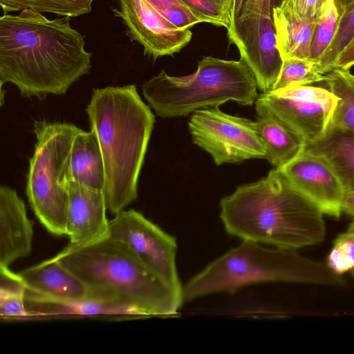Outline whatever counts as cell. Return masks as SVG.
Segmentation results:
<instances>
[{"mask_svg":"<svg viewBox=\"0 0 354 354\" xmlns=\"http://www.w3.org/2000/svg\"><path fill=\"white\" fill-rule=\"evenodd\" d=\"M91 55L68 19L30 9L0 18L1 85L12 83L24 97L64 94L89 73Z\"/></svg>","mask_w":354,"mask_h":354,"instance_id":"cell-1","label":"cell"},{"mask_svg":"<svg viewBox=\"0 0 354 354\" xmlns=\"http://www.w3.org/2000/svg\"><path fill=\"white\" fill-rule=\"evenodd\" d=\"M220 207L225 231L242 241L297 250L326 236L324 214L278 168L238 187L221 200Z\"/></svg>","mask_w":354,"mask_h":354,"instance_id":"cell-2","label":"cell"},{"mask_svg":"<svg viewBox=\"0 0 354 354\" xmlns=\"http://www.w3.org/2000/svg\"><path fill=\"white\" fill-rule=\"evenodd\" d=\"M86 111L104 159L107 210L115 215L138 198L155 115L133 84L94 89Z\"/></svg>","mask_w":354,"mask_h":354,"instance_id":"cell-3","label":"cell"},{"mask_svg":"<svg viewBox=\"0 0 354 354\" xmlns=\"http://www.w3.org/2000/svg\"><path fill=\"white\" fill-rule=\"evenodd\" d=\"M55 257L82 281L91 299L158 317L177 315L184 303L181 293L109 236L83 245L68 243Z\"/></svg>","mask_w":354,"mask_h":354,"instance_id":"cell-4","label":"cell"},{"mask_svg":"<svg viewBox=\"0 0 354 354\" xmlns=\"http://www.w3.org/2000/svg\"><path fill=\"white\" fill-rule=\"evenodd\" d=\"M345 280L324 263L306 257L295 250L263 247L242 241L212 261L183 286L185 301L206 295L234 294L245 286L260 283H297L341 286Z\"/></svg>","mask_w":354,"mask_h":354,"instance_id":"cell-5","label":"cell"},{"mask_svg":"<svg viewBox=\"0 0 354 354\" xmlns=\"http://www.w3.org/2000/svg\"><path fill=\"white\" fill-rule=\"evenodd\" d=\"M257 83L241 59L225 60L204 57L197 70L182 77L165 71L145 82L142 94L160 117L187 115L201 108L218 107L229 100L252 105L257 100Z\"/></svg>","mask_w":354,"mask_h":354,"instance_id":"cell-6","label":"cell"},{"mask_svg":"<svg viewBox=\"0 0 354 354\" xmlns=\"http://www.w3.org/2000/svg\"><path fill=\"white\" fill-rule=\"evenodd\" d=\"M37 142L29 160L26 194L36 217L55 236L66 235L68 184L66 162L76 134L73 124L35 121Z\"/></svg>","mask_w":354,"mask_h":354,"instance_id":"cell-7","label":"cell"},{"mask_svg":"<svg viewBox=\"0 0 354 354\" xmlns=\"http://www.w3.org/2000/svg\"><path fill=\"white\" fill-rule=\"evenodd\" d=\"M189 128L193 142L208 152L217 165L266 158L257 122L249 119L211 107L195 111Z\"/></svg>","mask_w":354,"mask_h":354,"instance_id":"cell-8","label":"cell"},{"mask_svg":"<svg viewBox=\"0 0 354 354\" xmlns=\"http://www.w3.org/2000/svg\"><path fill=\"white\" fill-rule=\"evenodd\" d=\"M108 236L123 243L145 267L183 295L175 237L134 209L115 214L109 221Z\"/></svg>","mask_w":354,"mask_h":354,"instance_id":"cell-9","label":"cell"},{"mask_svg":"<svg viewBox=\"0 0 354 354\" xmlns=\"http://www.w3.org/2000/svg\"><path fill=\"white\" fill-rule=\"evenodd\" d=\"M227 30L228 39L252 72L258 88L263 92L270 91L283 64L272 17L235 19Z\"/></svg>","mask_w":354,"mask_h":354,"instance_id":"cell-10","label":"cell"},{"mask_svg":"<svg viewBox=\"0 0 354 354\" xmlns=\"http://www.w3.org/2000/svg\"><path fill=\"white\" fill-rule=\"evenodd\" d=\"M113 11L124 21L131 40L142 45L145 54L154 59L178 53L192 39L190 29L174 26L147 0H119V8Z\"/></svg>","mask_w":354,"mask_h":354,"instance_id":"cell-11","label":"cell"},{"mask_svg":"<svg viewBox=\"0 0 354 354\" xmlns=\"http://www.w3.org/2000/svg\"><path fill=\"white\" fill-rule=\"evenodd\" d=\"M278 169L324 214L335 218L340 217L345 190L333 169L322 157L304 150Z\"/></svg>","mask_w":354,"mask_h":354,"instance_id":"cell-12","label":"cell"},{"mask_svg":"<svg viewBox=\"0 0 354 354\" xmlns=\"http://www.w3.org/2000/svg\"><path fill=\"white\" fill-rule=\"evenodd\" d=\"M106 210L103 191L70 182L66 227L69 244L83 245L107 236Z\"/></svg>","mask_w":354,"mask_h":354,"instance_id":"cell-13","label":"cell"},{"mask_svg":"<svg viewBox=\"0 0 354 354\" xmlns=\"http://www.w3.org/2000/svg\"><path fill=\"white\" fill-rule=\"evenodd\" d=\"M19 274L26 286V301L29 303L90 299L86 285L55 257Z\"/></svg>","mask_w":354,"mask_h":354,"instance_id":"cell-14","label":"cell"},{"mask_svg":"<svg viewBox=\"0 0 354 354\" xmlns=\"http://www.w3.org/2000/svg\"><path fill=\"white\" fill-rule=\"evenodd\" d=\"M258 100L268 106L306 145L319 138L326 130L337 104H324L292 98L273 91L263 92Z\"/></svg>","mask_w":354,"mask_h":354,"instance_id":"cell-15","label":"cell"},{"mask_svg":"<svg viewBox=\"0 0 354 354\" xmlns=\"http://www.w3.org/2000/svg\"><path fill=\"white\" fill-rule=\"evenodd\" d=\"M33 223L24 201L10 187H0V266L9 267L32 251Z\"/></svg>","mask_w":354,"mask_h":354,"instance_id":"cell-16","label":"cell"},{"mask_svg":"<svg viewBox=\"0 0 354 354\" xmlns=\"http://www.w3.org/2000/svg\"><path fill=\"white\" fill-rule=\"evenodd\" d=\"M257 127L266 149V158L281 168L297 157L306 147L304 140L288 127L268 106L257 99Z\"/></svg>","mask_w":354,"mask_h":354,"instance_id":"cell-17","label":"cell"},{"mask_svg":"<svg viewBox=\"0 0 354 354\" xmlns=\"http://www.w3.org/2000/svg\"><path fill=\"white\" fill-rule=\"evenodd\" d=\"M64 179L86 187L103 191L105 185L104 159L96 133L81 130L75 136L66 162Z\"/></svg>","mask_w":354,"mask_h":354,"instance_id":"cell-18","label":"cell"},{"mask_svg":"<svg viewBox=\"0 0 354 354\" xmlns=\"http://www.w3.org/2000/svg\"><path fill=\"white\" fill-rule=\"evenodd\" d=\"M277 47L283 59H310V44L317 18L301 16L279 3L271 10Z\"/></svg>","mask_w":354,"mask_h":354,"instance_id":"cell-19","label":"cell"},{"mask_svg":"<svg viewBox=\"0 0 354 354\" xmlns=\"http://www.w3.org/2000/svg\"><path fill=\"white\" fill-rule=\"evenodd\" d=\"M304 150L329 163L345 192L354 191V131L328 124L324 134Z\"/></svg>","mask_w":354,"mask_h":354,"instance_id":"cell-20","label":"cell"},{"mask_svg":"<svg viewBox=\"0 0 354 354\" xmlns=\"http://www.w3.org/2000/svg\"><path fill=\"white\" fill-rule=\"evenodd\" d=\"M30 317L35 316H141L130 307L111 304L91 299L68 301L30 303Z\"/></svg>","mask_w":354,"mask_h":354,"instance_id":"cell-21","label":"cell"},{"mask_svg":"<svg viewBox=\"0 0 354 354\" xmlns=\"http://www.w3.org/2000/svg\"><path fill=\"white\" fill-rule=\"evenodd\" d=\"M325 75L322 82L339 98L329 124L354 131V74L334 68Z\"/></svg>","mask_w":354,"mask_h":354,"instance_id":"cell-22","label":"cell"},{"mask_svg":"<svg viewBox=\"0 0 354 354\" xmlns=\"http://www.w3.org/2000/svg\"><path fill=\"white\" fill-rule=\"evenodd\" d=\"M26 286L19 275L8 267L0 266V315L1 317H28L26 307Z\"/></svg>","mask_w":354,"mask_h":354,"instance_id":"cell-23","label":"cell"},{"mask_svg":"<svg viewBox=\"0 0 354 354\" xmlns=\"http://www.w3.org/2000/svg\"><path fill=\"white\" fill-rule=\"evenodd\" d=\"M93 0H0L3 11L30 9L37 12H51L66 17L89 13Z\"/></svg>","mask_w":354,"mask_h":354,"instance_id":"cell-24","label":"cell"},{"mask_svg":"<svg viewBox=\"0 0 354 354\" xmlns=\"http://www.w3.org/2000/svg\"><path fill=\"white\" fill-rule=\"evenodd\" d=\"M341 15L335 0H326L317 17L310 44V60L318 62L330 46L337 32Z\"/></svg>","mask_w":354,"mask_h":354,"instance_id":"cell-25","label":"cell"},{"mask_svg":"<svg viewBox=\"0 0 354 354\" xmlns=\"http://www.w3.org/2000/svg\"><path fill=\"white\" fill-rule=\"evenodd\" d=\"M325 77L316 62L297 58L286 59L283 60L278 79L270 91L295 85L321 83Z\"/></svg>","mask_w":354,"mask_h":354,"instance_id":"cell-26","label":"cell"},{"mask_svg":"<svg viewBox=\"0 0 354 354\" xmlns=\"http://www.w3.org/2000/svg\"><path fill=\"white\" fill-rule=\"evenodd\" d=\"M204 23L227 30L232 24L238 0H180Z\"/></svg>","mask_w":354,"mask_h":354,"instance_id":"cell-27","label":"cell"},{"mask_svg":"<svg viewBox=\"0 0 354 354\" xmlns=\"http://www.w3.org/2000/svg\"><path fill=\"white\" fill-rule=\"evenodd\" d=\"M353 39L354 1L343 10L335 35L317 62L322 74L333 70L336 59Z\"/></svg>","mask_w":354,"mask_h":354,"instance_id":"cell-28","label":"cell"},{"mask_svg":"<svg viewBox=\"0 0 354 354\" xmlns=\"http://www.w3.org/2000/svg\"><path fill=\"white\" fill-rule=\"evenodd\" d=\"M325 264L339 276L354 269V227H348L347 231L335 238Z\"/></svg>","mask_w":354,"mask_h":354,"instance_id":"cell-29","label":"cell"},{"mask_svg":"<svg viewBox=\"0 0 354 354\" xmlns=\"http://www.w3.org/2000/svg\"><path fill=\"white\" fill-rule=\"evenodd\" d=\"M147 1L165 19L180 29H190L196 24L204 23L180 0Z\"/></svg>","mask_w":354,"mask_h":354,"instance_id":"cell-30","label":"cell"},{"mask_svg":"<svg viewBox=\"0 0 354 354\" xmlns=\"http://www.w3.org/2000/svg\"><path fill=\"white\" fill-rule=\"evenodd\" d=\"M273 91L286 97L324 104H337L339 100L327 88L310 85H295Z\"/></svg>","mask_w":354,"mask_h":354,"instance_id":"cell-31","label":"cell"},{"mask_svg":"<svg viewBox=\"0 0 354 354\" xmlns=\"http://www.w3.org/2000/svg\"><path fill=\"white\" fill-rule=\"evenodd\" d=\"M326 0H282L279 3L294 10L302 17L316 19Z\"/></svg>","mask_w":354,"mask_h":354,"instance_id":"cell-32","label":"cell"},{"mask_svg":"<svg viewBox=\"0 0 354 354\" xmlns=\"http://www.w3.org/2000/svg\"><path fill=\"white\" fill-rule=\"evenodd\" d=\"M354 66V39L341 53L333 64V69L350 70Z\"/></svg>","mask_w":354,"mask_h":354,"instance_id":"cell-33","label":"cell"},{"mask_svg":"<svg viewBox=\"0 0 354 354\" xmlns=\"http://www.w3.org/2000/svg\"><path fill=\"white\" fill-rule=\"evenodd\" d=\"M342 211L354 220V191L344 192L342 202Z\"/></svg>","mask_w":354,"mask_h":354,"instance_id":"cell-34","label":"cell"},{"mask_svg":"<svg viewBox=\"0 0 354 354\" xmlns=\"http://www.w3.org/2000/svg\"><path fill=\"white\" fill-rule=\"evenodd\" d=\"M337 2V4L338 6V8L342 13L343 10L345 9L346 6H348L349 4L353 3L354 0H335Z\"/></svg>","mask_w":354,"mask_h":354,"instance_id":"cell-35","label":"cell"},{"mask_svg":"<svg viewBox=\"0 0 354 354\" xmlns=\"http://www.w3.org/2000/svg\"><path fill=\"white\" fill-rule=\"evenodd\" d=\"M282 0H270V7L272 8L276 5L279 4Z\"/></svg>","mask_w":354,"mask_h":354,"instance_id":"cell-36","label":"cell"},{"mask_svg":"<svg viewBox=\"0 0 354 354\" xmlns=\"http://www.w3.org/2000/svg\"><path fill=\"white\" fill-rule=\"evenodd\" d=\"M349 227H354V220H353V221L350 224Z\"/></svg>","mask_w":354,"mask_h":354,"instance_id":"cell-37","label":"cell"},{"mask_svg":"<svg viewBox=\"0 0 354 354\" xmlns=\"http://www.w3.org/2000/svg\"><path fill=\"white\" fill-rule=\"evenodd\" d=\"M351 274H352L353 277H354V269L351 271Z\"/></svg>","mask_w":354,"mask_h":354,"instance_id":"cell-38","label":"cell"}]
</instances>
